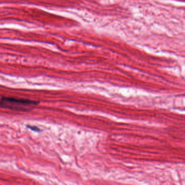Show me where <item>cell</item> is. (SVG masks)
Listing matches in <instances>:
<instances>
[{
  "mask_svg": "<svg viewBox=\"0 0 185 185\" xmlns=\"http://www.w3.org/2000/svg\"><path fill=\"white\" fill-rule=\"evenodd\" d=\"M39 103V101L24 98L10 97H2L0 98V108L16 111H30Z\"/></svg>",
  "mask_w": 185,
  "mask_h": 185,
  "instance_id": "obj_1",
  "label": "cell"
},
{
  "mask_svg": "<svg viewBox=\"0 0 185 185\" xmlns=\"http://www.w3.org/2000/svg\"><path fill=\"white\" fill-rule=\"evenodd\" d=\"M28 127L30 128L31 130L35 131H39L40 130L39 128L37 127H35V126H28Z\"/></svg>",
  "mask_w": 185,
  "mask_h": 185,
  "instance_id": "obj_2",
  "label": "cell"
}]
</instances>
